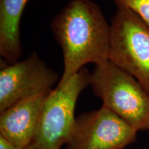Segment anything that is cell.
<instances>
[{"mask_svg":"<svg viewBox=\"0 0 149 149\" xmlns=\"http://www.w3.org/2000/svg\"><path fill=\"white\" fill-rule=\"evenodd\" d=\"M111 26L109 60L133 76L149 93V26L122 7H117Z\"/></svg>","mask_w":149,"mask_h":149,"instance_id":"obj_4","label":"cell"},{"mask_svg":"<svg viewBox=\"0 0 149 149\" xmlns=\"http://www.w3.org/2000/svg\"><path fill=\"white\" fill-rule=\"evenodd\" d=\"M31 0H0V55L7 64L19 61L22 54L20 22Z\"/></svg>","mask_w":149,"mask_h":149,"instance_id":"obj_8","label":"cell"},{"mask_svg":"<svg viewBox=\"0 0 149 149\" xmlns=\"http://www.w3.org/2000/svg\"><path fill=\"white\" fill-rule=\"evenodd\" d=\"M48 93L23 100L0 113V137L16 146L31 144L38 130Z\"/></svg>","mask_w":149,"mask_h":149,"instance_id":"obj_7","label":"cell"},{"mask_svg":"<svg viewBox=\"0 0 149 149\" xmlns=\"http://www.w3.org/2000/svg\"><path fill=\"white\" fill-rule=\"evenodd\" d=\"M117 7L131 10L149 26V0H113Z\"/></svg>","mask_w":149,"mask_h":149,"instance_id":"obj_9","label":"cell"},{"mask_svg":"<svg viewBox=\"0 0 149 149\" xmlns=\"http://www.w3.org/2000/svg\"><path fill=\"white\" fill-rule=\"evenodd\" d=\"M146 130H149V120L148 121V123H147V124H146Z\"/></svg>","mask_w":149,"mask_h":149,"instance_id":"obj_11","label":"cell"},{"mask_svg":"<svg viewBox=\"0 0 149 149\" xmlns=\"http://www.w3.org/2000/svg\"><path fill=\"white\" fill-rule=\"evenodd\" d=\"M0 149H38L32 142L26 146H19L8 142L3 137H0Z\"/></svg>","mask_w":149,"mask_h":149,"instance_id":"obj_10","label":"cell"},{"mask_svg":"<svg viewBox=\"0 0 149 149\" xmlns=\"http://www.w3.org/2000/svg\"><path fill=\"white\" fill-rule=\"evenodd\" d=\"M51 28L62 51L66 83L88 63L109 61L111 26L92 0H70L52 20Z\"/></svg>","mask_w":149,"mask_h":149,"instance_id":"obj_1","label":"cell"},{"mask_svg":"<svg viewBox=\"0 0 149 149\" xmlns=\"http://www.w3.org/2000/svg\"><path fill=\"white\" fill-rule=\"evenodd\" d=\"M4 64V61H3ZM60 78L36 52L0 69V113L18 102L47 94Z\"/></svg>","mask_w":149,"mask_h":149,"instance_id":"obj_6","label":"cell"},{"mask_svg":"<svg viewBox=\"0 0 149 149\" xmlns=\"http://www.w3.org/2000/svg\"><path fill=\"white\" fill-rule=\"evenodd\" d=\"M137 130L102 106L78 116L66 142V149H124L136 139Z\"/></svg>","mask_w":149,"mask_h":149,"instance_id":"obj_5","label":"cell"},{"mask_svg":"<svg viewBox=\"0 0 149 149\" xmlns=\"http://www.w3.org/2000/svg\"><path fill=\"white\" fill-rule=\"evenodd\" d=\"M102 106L138 131L149 120V93L133 76L109 60L95 66L90 83Z\"/></svg>","mask_w":149,"mask_h":149,"instance_id":"obj_2","label":"cell"},{"mask_svg":"<svg viewBox=\"0 0 149 149\" xmlns=\"http://www.w3.org/2000/svg\"><path fill=\"white\" fill-rule=\"evenodd\" d=\"M91 73L82 68L46 96L33 143L38 149H60L66 144L75 122L74 110L81 93L90 83Z\"/></svg>","mask_w":149,"mask_h":149,"instance_id":"obj_3","label":"cell"}]
</instances>
